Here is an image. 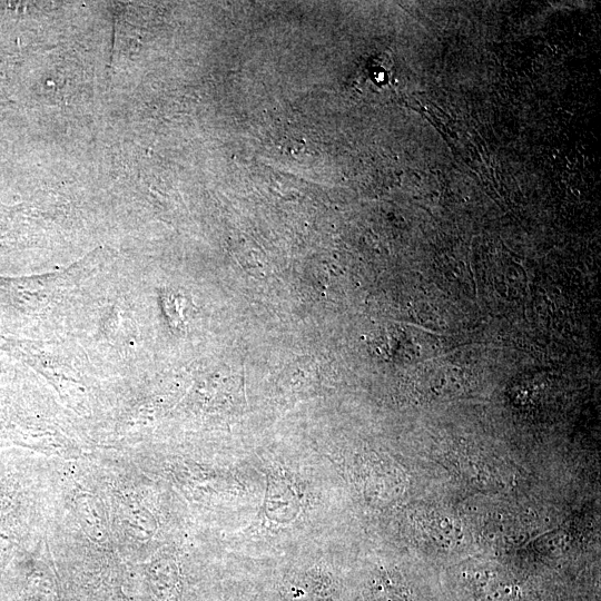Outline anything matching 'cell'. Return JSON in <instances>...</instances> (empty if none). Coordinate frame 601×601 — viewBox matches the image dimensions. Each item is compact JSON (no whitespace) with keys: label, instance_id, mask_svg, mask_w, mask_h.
Returning <instances> with one entry per match:
<instances>
[{"label":"cell","instance_id":"cell-1","mask_svg":"<svg viewBox=\"0 0 601 601\" xmlns=\"http://www.w3.org/2000/svg\"><path fill=\"white\" fill-rule=\"evenodd\" d=\"M273 588L269 601H342L338 580L319 565L292 569Z\"/></svg>","mask_w":601,"mask_h":601},{"label":"cell","instance_id":"cell-3","mask_svg":"<svg viewBox=\"0 0 601 601\" xmlns=\"http://www.w3.org/2000/svg\"><path fill=\"white\" fill-rule=\"evenodd\" d=\"M223 601H250V592L243 583H234Z\"/></svg>","mask_w":601,"mask_h":601},{"label":"cell","instance_id":"cell-2","mask_svg":"<svg viewBox=\"0 0 601 601\" xmlns=\"http://www.w3.org/2000/svg\"><path fill=\"white\" fill-rule=\"evenodd\" d=\"M126 524L129 526V530L137 538H149L155 529V521L151 518V514L146 510H140L139 508L134 511L128 510L126 513Z\"/></svg>","mask_w":601,"mask_h":601}]
</instances>
